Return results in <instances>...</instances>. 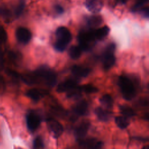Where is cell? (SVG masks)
I'll return each instance as SVG.
<instances>
[{"label": "cell", "instance_id": "23", "mask_svg": "<svg viewBox=\"0 0 149 149\" xmlns=\"http://www.w3.org/2000/svg\"><path fill=\"white\" fill-rule=\"evenodd\" d=\"M81 93H82V91L80 88V87L77 86L73 90L68 92L67 97H68L69 98L76 99L79 98L81 95Z\"/></svg>", "mask_w": 149, "mask_h": 149}, {"label": "cell", "instance_id": "3", "mask_svg": "<svg viewBox=\"0 0 149 149\" xmlns=\"http://www.w3.org/2000/svg\"><path fill=\"white\" fill-rule=\"evenodd\" d=\"M55 34L56 40L54 47L56 51L63 52L72 40L71 33L68 28L61 26L57 29Z\"/></svg>", "mask_w": 149, "mask_h": 149}, {"label": "cell", "instance_id": "26", "mask_svg": "<svg viewBox=\"0 0 149 149\" xmlns=\"http://www.w3.org/2000/svg\"><path fill=\"white\" fill-rule=\"evenodd\" d=\"M43 146L44 143L42 138L40 136H37V137H36L33 141L34 149H41L43 147Z\"/></svg>", "mask_w": 149, "mask_h": 149}, {"label": "cell", "instance_id": "27", "mask_svg": "<svg viewBox=\"0 0 149 149\" xmlns=\"http://www.w3.org/2000/svg\"><path fill=\"white\" fill-rule=\"evenodd\" d=\"M8 38L7 33L4 28L0 26V44H2L6 42Z\"/></svg>", "mask_w": 149, "mask_h": 149}, {"label": "cell", "instance_id": "8", "mask_svg": "<svg viewBox=\"0 0 149 149\" xmlns=\"http://www.w3.org/2000/svg\"><path fill=\"white\" fill-rule=\"evenodd\" d=\"M16 37L22 44H27L31 38V33L27 28L19 27L16 30Z\"/></svg>", "mask_w": 149, "mask_h": 149}, {"label": "cell", "instance_id": "19", "mask_svg": "<svg viewBox=\"0 0 149 149\" xmlns=\"http://www.w3.org/2000/svg\"><path fill=\"white\" fill-rule=\"evenodd\" d=\"M101 104L106 109H111L113 107V100L112 97L109 94H104L100 98Z\"/></svg>", "mask_w": 149, "mask_h": 149}, {"label": "cell", "instance_id": "25", "mask_svg": "<svg viewBox=\"0 0 149 149\" xmlns=\"http://www.w3.org/2000/svg\"><path fill=\"white\" fill-rule=\"evenodd\" d=\"M147 1H138L136 3H134L131 8V11L133 13H137L139 12L140 10L144 6H146V3H147Z\"/></svg>", "mask_w": 149, "mask_h": 149}, {"label": "cell", "instance_id": "9", "mask_svg": "<svg viewBox=\"0 0 149 149\" xmlns=\"http://www.w3.org/2000/svg\"><path fill=\"white\" fill-rule=\"evenodd\" d=\"M79 81L77 79H69L61 82L57 87L58 93L69 92L77 86Z\"/></svg>", "mask_w": 149, "mask_h": 149}, {"label": "cell", "instance_id": "1", "mask_svg": "<svg viewBox=\"0 0 149 149\" xmlns=\"http://www.w3.org/2000/svg\"><path fill=\"white\" fill-rule=\"evenodd\" d=\"M56 73L49 68L42 66L30 73L21 76V79L27 84L42 83L49 87L54 86L56 82Z\"/></svg>", "mask_w": 149, "mask_h": 149}, {"label": "cell", "instance_id": "14", "mask_svg": "<svg viewBox=\"0 0 149 149\" xmlns=\"http://www.w3.org/2000/svg\"><path fill=\"white\" fill-rule=\"evenodd\" d=\"M48 94V91L43 90L37 88H32L26 92V95L34 101H38L45 95Z\"/></svg>", "mask_w": 149, "mask_h": 149}, {"label": "cell", "instance_id": "15", "mask_svg": "<svg viewBox=\"0 0 149 149\" xmlns=\"http://www.w3.org/2000/svg\"><path fill=\"white\" fill-rule=\"evenodd\" d=\"M85 6L90 12L97 13L101 10L103 3L100 1H87L85 2Z\"/></svg>", "mask_w": 149, "mask_h": 149}, {"label": "cell", "instance_id": "28", "mask_svg": "<svg viewBox=\"0 0 149 149\" xmlns=\"http://www.w3.org/2000/svg\"><path fill=\"white\" fill-rule=\"evenodd\" d=\"M143 17L149 18V6H144L139 12Z\"/></svg>", "mask_w": 149, "mask_h": 149}, {"label": "cell", "instance_id": "11", "mask_svg": "<svg viewBox=\"0 0 149 149\" xmlns=\"http://www.w3.org/2000/svg\"><path fill=\"white\" fill-rule=\"evenodd\" d=\"M90 123L88 121L84 120L81 122L74 130V135L76 137L81 140L85 137L89 129Z\"/></svg>", "mask_w": 149, "mask_h": 149}, {"label": "cell", "instance_id": "22", "mask_svg": "<svg viewBox=\"0 0 149 149\" xmlns=\"http://www.w3.org/2000/svg\"><path fill=\"white\" fill-rule=\"evenodd\" d=\"M82 50L79 46H72L69 50V54L70 58L73 59H77L80 57Z\"/></svg>", "mask_w": 149, "mask_h": 149}, {"label": "cell", "instance_id": "13", "mask_svg": "<svg viewBox=\"0 0 149 149\" xmlns=\"http://www.w3.org/2000/svg\"><path fill=\"white\" fill-rule=\"evenodd\" d=\"M94 112L97 118L102 122L108 121L112 116V113L110 111L100 107H97L95 109Z\"/></svg>", "mask_w": 149, "mask_h": 149}, {"label": "cell", "instance_id": "36", "mask_svg": "<svg viewBox=\"0 0 149 149\" xmlns=\"http://www.w3.org/2000/svg\"><path fill=\"white\" fill-rule=\"evenodd\" d=\"M147 87H148V90H149V83H148V85H147Z\"/></svg>", "mask_w": 149, "mask_h": 149}, {"label": "cell", "instance_id": "30", "mask_svg": "<svg viewBox=\"0 0 149 149\" xmlns=\"http://www.w3.org/2000/svg\"><path fill=\"white\" fill-rule=\"evenodd\" d=\"M0 15L3 17H9L10 16L9 10L6 8L0 7Z\"/></svg>", "mask_w": 149, "mask_h": 149}, {"label": "cell", "instance_id": "34", "mask_svg": "<svg viewBox=\"0 0 149 149\" xmlns=\"http://www.w3.org/2000/svg\"><path fill=\"white\" fill-rule=\"evenodd\" d=\"M143 119L148 122H149V112L148 113H145L144 115H143Z\"/></svg>", "mask_w": 149, "mask_h": 149}, {"label": "cell", "instance_id": "21", "mask_svg": "<svg viewBox=\"0 0 149 149\" xmlns=\"http://www.w3.org/2000/svg\"><path fill=\"white\" fill-rule=\"evenodd\" d=\"M115 122L118 127L122 129H126L130 124L128 118L123 116H118L115 118Z\"/></svg>", "mask_w": 149, "mask_h": 149}, {"label": "cell", "instance_id": "18", "mask_svg": "<svg viewBox=\"0 0 149 149\" xmlns=\"http://www.w3.org/2000/svg\"><path fill=\"white\" fill-rule=\"evenodd\" d=\"M110 29L108 26H104L94 30V37L96 40H104L109 33Z\"/></svg>", "mask_w": 149, "mask_h": 149}, {"label": "cell", "instance_id": "32", "mask_svg": "<svg viewBox=\"0 0 149 149\" xmlns=\"http://www.w3.org/2000/svg\"><path fill=\"white\" fill-rule=\"evenodd\" d=\"M5 88V83L3 78L0 76V93H2Z\"/></svg>", "mask_w": 149, "mask_h": 149}, {"label": "cell", "instance_id": "6", "mask_svg": "<svg viewBox=\"0 0 149 149\" xmlns=\"http://www.w3.org/2000/svg\"><path fill=\"white\" fill-rule=\"evenodd\" d=\"M41 119L40 116L35 112L30 111L26 116V124L30 132H34L40 125Z\"/></svg>", "mask_w": 149, "mask_h": 149}, {"label": "cell", "instance_id": "2", "mask_svg": "<svg viewBox=\"0 0 149 149\" xmlns=\"http://www.w3.org/2000/svg\"><path fill=\"white\" fill-rule=\"evenodd\" d=\"M136 80L128 76L121 75L118 79V85L123 98L130 101L136 95Z\"/></svg>", "mask_w": 149, "mask_h": 149}, {"label": "cell", "instance_id": "24", "mask_svg": "<svg viewBox=\"0 0 149 149\" xmlns=\"http://www.w3.org/2000/svg\"><path fill=\"white\" fill-rule=\"evenodd\" d=\"M80 87V88H81L82 92H84L87 94L95 93L98 91V88L92 84H88L81 86Z\"/></svg>", "mask_w": 149, "mask_h": 149}, {"label": "cell", "instance_id": "20", "mask_svg": "<svg viewBox=\"0 0 149 149\" xmlns=\"http://www.w3.org/2000/svg\"><path fill=\"white\" fill-rule=\"evenodd\" d=\"M119 108L122 115L127 118H132L135 115V112L134 110L127 105H120Z\"/></svg>", "mask_w": 149, "mask_h": 149}, {"label": "cell", "instance_id": "31", "mask_svg": "<svg viewBox=\"0 0 149 149\" xmlns=\"http://www.w3.org/2000/svg\"><path fill=\"white\" fill-rule=\"evenodd\" d=\"M54 10H55V13L57 15H61L63 13V11H64L63 7L60 5H55L54 6Z\"/></svg>", "mask_w": 149, "mask_h": 149}, {"label": "cell", "instance_id": "10", "mask_svg": "<svg viewBox=\"0 0 149 149\" xmlns=\"http://www.w3.org/2000/svg\"><path fill=\"white\" fill-rule=\"evenodd\" d=\"M80 145L87 149H103L104 143L95 139L91 138L80 140Z\"/></svg>", "mask_w": 149, "mask_h": 149}, {"label": "cell", "instance_id": "4", "mask_svg": "<svg viewBox=\"0 0 149 149\" xmlns=\"http://www.w3.org/2000/svg\"><path fill=\"white\" fill-rule=\"evenodd\" d=\"M94 29H89L81 30L78 35V41L79 47L82 51H88L94 47L95 41V38L94 34Z\"/></svg>", "mask_w": 149, "mask_h": 149}, {"label": "cell", "instance_id": "7", "mask_svg": "<svg viewBox=\"0 0 149 149\" xmlns=\"http://www.w3.org/2000/svg\"><path fill=\"white\" fill-rule=\"evenodd\" d=\"M48 128L54 137H59L63 133V128L62 125L56 120L49 118L47 120Z\"/></svg>", "mask_w": 149, "mask_h": 149}, {"label": "cell", "instance_id": "5", "mask_svg": "<svg viewBox=\"0 0 149 149\" xmlns=\"http://www.w3.org/2000/svg\"><path fill=\"white\" fill-rule=\"evenodd\" d=\"M115 49L116 45L113 42L109 43L105 47L102 57V66L105 70H109L115 65L116 61L114 54Z\"/></svg>", "mask_w": 149, "mask_h": 149}, {"label": "cell", "instance_id": "16", "mask_svg": "<svg viewBox=\"0 0 149 149\" xmlns=\"http://www.w3.org/2000/svg\"><path fill=\"white\" fill-rule=\"evenodd\" d=\"M91 70L86 67L75 65L71 68V72L77 77H86L90 73Z\"/></svg>", "mask_w": 149, "mask_h": 149}, {"label": "cell", "instance_id": "29", "mask_svg": "<svg viewBox=\"0 0 149 149\" xmlns=\"http://www.w3.org/2000/svg\"><path fill=\"white\" fill-rule=\"evenodd\" d=\"M24 8V3L23 2H21L15 9V15L17 16H19L21 15Z\"/></svg>", "mask_w": 149, "mask_h": 149}, {"label": "cell", "instance_id": "35", "mask_svg": "<svg viewBox=\"0 0 149 149\" xmlns=\"http://www.w3.org/2000/svg\"><path fill=\"white\" fill-rule=\"evenodd\" d=\"M142 149H149V146H145Z\"/></svg>", "mask_w": 149, "mask_h": 149}, {"label": "cell", "instance_id": "33", "mask_svg": "<svg viewBox=\"0 0 149 149\" xmlns=\"http://www.w3.org/2000/svg\"><path fill=\"white\" fill-rule=\"evenodd\" d=\"M3 55L0 50V69H1L3 67Z\"/></svg>", "mask_w": 149, "mask_h": 149}, {"label": "cell", "instance_id": "17", "mask_svg": "<svg viewBox=\"0 0 149 149\" xmlns=\"http://www.w3.org/2000/svg\"><path fill=\"white\" fill-rule=\"evenodd\" d=\"M103 22V19L100 15H94L86 18V23L90 29H93L100 26Z\"/></svg>", "mask_w": 149, "mask_h": 149}, {"label": "cell", "instance_id": "12", "mask_svg": "<svg viewBox=\"0 0 149 149\" xmlns=\"http://www.w3.org/2000/svg\"><path fill=\"white\" fill-rule=\"evenodd\" d=\"M88 105L86 101L82 100L78 102L73 108V112L77 116H84L87 114Z\"/></svg>", "mask_w": 149, "mask_h": 149}]
</instances>
